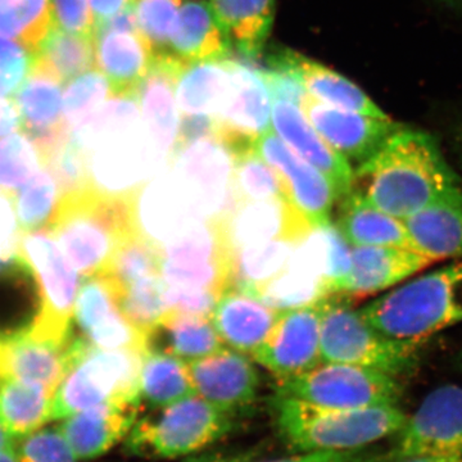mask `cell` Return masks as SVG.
I'll return each instance as SVG.
<instances>
[{"mask_svg": "<svg viewBox=\"0 0 462 462\" xmlns=\"http://www.w3.org/2000/svg\"><path fill=\"white\" fill-rule=\"evenodd\" d=\"M461 187L433 136L411 127L401 126L355 170L354 188L401 220Z\"/></svg>", "mask_w": 462, "mask_h": 462, "instance_id": "1", "label": "cell"}, {"mask_svg": "<svg viewBox=\"0 0 462 462\" xmlns=\"http://www.w3.org/2000/svg\"><path fill=\"white\" fill-rule=\"evenodd\" d=\"M139 193V188L114 191L93 182L62 194L48 230L79 273H106L118 247L143 230Z\"/></svg>", "mask_w": 462, "mask_h": 462, "instance_id": "2", "label": "cell"}, {"mask_svg": "<svg viewBox=\"0 0 462 462\" xmlns=\"http://www.w3.org/2000/svg\"><path fill=\"white\" fill-rule=\"evenodd\" d=\"M358 311L383 336L425 342L462 322V263L412 276Z\"/></svg>", "mask_w": 462, "mask_h": 462, "instance_id": "3", "label": "cell"}, {"mask_svg": "<svg viewBox=\"0 0 462 462\" xmlns=\"http://www.w3.org/2000/svg\"><path fill=\"white\" fill-rule=\"evenodd\" d=\"M276 430L294 451H346L393 437L407 415L398 407L334 409L294 398L275 397Z\"/></svg>", "mask_w": 462, "mask_h": 462, "instance_id": "4", "label": "cell"}, {"mask_svg": "<svg viewBox=\"0 0 462 462\" xmlns=\"http://www.w3.org/2000/svg\"><path fill=\"white\" fill-rule=\"evenodd\" d=\"M143 355L91 346L71 330L69 369L54 396L53 420L105 403L142 404Z\"/></svg>", "mask_w": 462, "mask_h": 462, "instance_id": "5", "label": "cell"}, {"mask_svg": "<svg viewBox=\"0 0 462 462\" xmlns=\"http://www.w3.org/2000/svg\"><path fill=\"white\" fill-rule=\"evenodd\" d=\"M236 418L194 394L136 419L125 438L126 449L149 460H181L229 436Z\"/></svg>", "mask_w": 462, "mask_h": 462, "instance_id": "6", "label": "cell"}, {"mask_svg": "<svg viewBox=\"0 0 462 462\" xmlns=\"http://www.w3.org/2000/svg\"><path fill=\"white\" fill-rule=\"evenodd\" d=\"M422 343L383 336L364 320L343 294L325 297L322 307L321 363L348 364L396 375L411 373Z\"/></svg>", "mask_w": 462, "mask_h": 462, "instance_id": "7", "label": "cell"}, {"mask_svg": "<svg viewBox=\"0 0 462 462\" xmlns=\"http://www.w3.org/2000/svg\"><path fill=\"white\" fill-rule=\"evenodd\" d=\"M402 393L398 376L348 364L321 363L305 373L276 379V397L334 409L391 406L398 404Z\"/></svg>", "mask_w": 462, "mask_h": 462, "instance_id": "8", "label": "cell"}, {"mask_svg": "<svg viewBox=\"0 0 462 462\" xmlns=\"http://www.w3.org/2000/svg\"><path fill=\"white\" fill-rule=\"evenodd\" d=\"M18 251L32 267L41 294V311L27 331L65 345L71 336V319L80 287L78 270L48 227L23 234Z\"/></svg>", "mask_w": 462, "mask_h": 462, "instance_id": "9", "label": "cell"}, {"mask_svg": "<svg viewBox=\"0 0 462 462\" xmlns=\"http://www.w3.org/2000/svg\"><path fill=\"white\" fill-rule=\"evenodd\" d=\"M392 438L393 443L383 448V462L462 455V387L434 389Z\"/></svg>", "mask_w": 462, "mask_h": 462, "instance_id": "10", "label": "cell"}, {"mask_svg": "<svg viewBox=\"0 0 462 462\" xmlns=\"http://www.w3.org/2000/svg\"><path fill=\"white\" fill-rule=\"evenodd\" d=\"M254 148L278 172L288 214L302 233L309 236L330 223L331 211L338 197L324 173L289 148L273 126L257 139Z\"/></svg>", "mask_w": 462, "mask_h": 462, "instance_id": "11", "label": "cell"}, {"mask_svg": "<svg viewBox=\"0 0 462 462\" xmlns=\"http://www.w3.org/2000/svg\"><path fill=\"white\" fill-rule=\"evenodd\" d=\"M167 287L202 289L221 296L231 288L233 263L220 216L162 248Z\"/></svg>", "mask_w": 462, "mask_h": 462, "instance_id": "12", "label": "cell"}, {"mask_svg": "<svg viewBox=\"0 0 462 462\" xmlns=\"http://www.w3.org/2000/svg\"><path fill=\"white\" fill-rule=\"evenodd\" d=\"M233 84L229 98L216 116V141L229 156L254 147L272 127L273 98L261 69L231 60Z\"/></svg>", "mask_w": 462, "mask_h": 462, "instance_id": "13", "label": "cell"}, {"mask_svg": "<svg viewBox=\"0 0 462 462\" xmlns=\"http://www.w3.org/2000/svg\"><path fill=\"white\" fill-rule=\"evenodd\" d=\"M324 298L282 310L269 338L252 355L278 378L296 375L321 364L320 336Z\"/></svg>", "mask_w": 462, "mask_h": 462, "instance_id": "14", "label": "cell"}, {"mask_svg": "<svg viewBox=\"0 0 462 462\" xmlns=\"http://www.w3.org/2000/svg\"><path fill=\"white\" fill-rule=\"evenodd\" d=\"M79 336L91 346L129 349L144 355V336L125 318L114 285L105 273L85 276L79 287L74 311Z\"/></svg>", "mask_w": 462, "mask_h": 462, "instance_id": "15", "label": "cell"}, {"mask_svg": "<svg viewBox=\"0 0 462 462\" xmlns=\"http://www.w3.org/2000/svg\"><path fill=\"white\" fill-rule=\"evenodd\" d=\"M300 108L321 138L351 165H361L369 160L402 126L391 117H373L325 105L309 94Z\"/></svg>", "mask_w": 462, "mask_h": 462, "instance_id": "16", "label": "cell"}, {"mask_svg": "<svg viewBox=\"0 0 462 462\" xmlns=\"http://www.w3.org/2000/svg\"><path fill=\"white\" fill-rule=\"evenodd\" d=\"M197 396L225 411L245 412L257 400L260 375L247 356L225 348L188 363Z\"/></svg>", "mask_w": 462, "mask_h": 462, "instance_id": "17", "label": "cell"}, {"mask_svg": "<svg viewBox=\"0 0 462 462\" xmlns=\"http://www.w3.org/2000/svg\"><path fill=\"white\" fill-rule=\"evenodd\" d=\"M272 126L298 156L324 173L338 200L354 189L355 170L351 163L321 138L302 108L293 103L273 102Z\"/></svg>", "mask_w": 462, "mask_h": 462, "instance_id": "18", "label": "cell"}, {"mask_svg": "<svg viewBox=\"0 0 462 462\" xmlns=\"http://www.w3.org/2000/svg\"><path fill=\"white\" fill-rule=\"evenodd\" d=\"M281 314L260 298L230 288L217 298L209 319L227 348L252 356L269 338Z\"/></svg>", "mask_w": 462, "mask_h": 462, "instance_id": "19", "label": "cell"}, {"mask_svg": "<svg viewBox=\"0 0 462 462\" xmlns=\"http://www.w3.org/2000/svg\"><path fill=\"white\" fill-rule=\"evenodd\" d=\"M433 261L415 249L398 247H352V269L343 296L367 297L409 281Z\"/></svg>", "mask_w": 462, "mask_h": 462, "instance_id": "20", "label": "cell"}, {"mask_svg": "<svg viewBox=\"0 0 462 462\" xmlns=\"http://www.w3.org/2000/svg\"><path fill=\"white\" fill-rule=\"evenodd\" d=\"M142 409L141 404H98L63 419L58 430L78 460H90L124 442Z\"/></svg>", "mask_w": 462, "mask_h": 462, "instance_id": "21", "label": "cell"}, {"mask_svg": "<svg viewBox=\"0 0 462 462\" xmlns=\"http://www.w3.org/2000/svg\"><path fill=\"white\" fill-rule=\"evenodd\" d=\"M62 85L56 76L33 62L32 71L14 96L23 130L42 152L69 132L63 117Z\"/></svg>", "mask_w": 462, "mask_h": 462, "instance_id": "22", "label": "cell"}, {"mask_svg": "<svg viewBox=\"0 0 462 462\" xmlns=\"http://www.w3.org/2000/svg\"><path fill=\"white\" fill-rule=\"evenodd\" d=\"M153 60V51L139 32L94 35V66L107 78L115 96L136 97Z\"/></svg>", "mask_w": 462, "mask_h": 462, "instance_id": "23", "label": "cell"}, {"mask_svg": "<svg viewBox=\"0 0 462 462\" xmlns=\"http://www.w3.org/2000/svg\"><path fill=\"white\" fill-rule=\"evenodd\" d=\"M69 343L58 345L29 331L0 340V380L41 383L57 392L69 369Z\"/></svg>", "mask_w": 462, "mask_h": 462, "instance_id": "24", "label": "cell"}, {"mask_svg": "<svg viewBox=\"0 0 462 462\" xmlns=\"http://www.w3.org/2000/svg\"><path fill=\"white\" fill-rule=\"evenodd\" d=\"M182 63L171 53L154 56L153 65L136 93L143 124L153 136L158 148L169 153L180 118L175 85Z\"/></svg>", "mask_w": 462, "mask_h": 462, "instance_id": "25", "label": "cell"}, {"mask_svg": "<svg viewBox=\"0 0 462 462\" xmlns=\"http://www.w3.org/2000/svg\"><path fill=\"white\" fill-rule=\"evenodd\" d=\"M403 221L412 248L433 263L462 257V187Z\"/></svg>", "mask_w": 462, "mask_h": 462, "instance_id": "26", "label": "cell"}, {"mask_svg": "<svg viewBox=\"0 0 462 462\" xmlns=\"http://www.w3.org/2000/svg\"><path fill=\"white\" fill-rule=\"evenodd\" d=\"M334 224L351 247L413 249L404 221L374 206L356 188L338 200V216Z\"/></svg>", "mask_w": 462, "mask_h": 462, "instance_id": "27", "label": "cell"}, {"mask_svg": "<svg viewBox=\"0 0 462 462\" xmlns=\"http://www.w3.org/2000/svg\"><path fill=\"white\" fill-rule=\"evenodd\" d=\"M225 348L227 346L206 315L169 310L147 334V352L173 356L185 363Z\"/></svg>", "mask_w": 462, "mask_h": 462, "instance_id": "28", "label": "cell"}, {"mask_svg": "<svg viewBox=\"0 0 462 462\" xmlns=\"http://www.w3.org/2000/svg\"><path fill=\"white\" fill-rule=\"evenodd\" d=\"M231 42L218 23L214 9L202 0H184L170 42L169 53L182 62L225 60Z\"/></svg>", "mask_w": 462, "mask_h": 462, "instance_id": "29", "label": "cell"}, {"mask_svg": "<svg viewBox=\"0 0 462 462\" xmlns=\"http://www.w3.org/2000/svg\"><path fill=\"white\" fill-rule=\"evenodd\" d=\"M231 84L230 57L182 63L175 85L179 112L215 118L229 98Z\"/></svg>", "mask_w": 462, "mask_h": 462, "instance_id": "30", "label": "cell"}, {"mask_svg": "<svg viewBox=\"0 0 462 462\" xmlns=\"http://www.w3.org/2000/svg\"><path fill=\"white\" fill-rule=\"evenodd\" d=\"M231 45L245 57L263 53L275 16V0H211Z\"/></svg>", "mask_w": 462, "mask_h": 462, "instance_id": "31", "label": "cell"}, {"mask_svg": "<svg viewBox=\"0 0 462 462\" xmlns=\"http://www.w3.org/2000/svg\"><path fill=\"white\" fill-rule=\"evenodd\" d=\"M56 392L41 383L0 380V425L12 437H26L53 420Z\"/></svg>", "mask_w": 462, "mask_h": 462, "instance_id": "32", "label": "cell"}, {"mask_svg": "<svg viewBox=\"0 0 462 462\" xmlns=\"http://www.w3.org/2000/svg\"><path fill=\"white\" fill-rule=\"evenodd\" d=\"M188 363L158 352H145L141 366V400L143 407L169 406L194 396Z\"/></svg>", "mask_w": 462, "mask_h": 462, "instance_id": "33", "label": "cell"}, {"mask_svg": "<svg viewBox=\"0 0 462 462\" xmlns=\"http://www.w3.org/2000/svg\"><path fill=\"white\" fill-rule=\"evenodd\" d=\"M298 67L307 94L311 98L346 111H354L373 117H389L360 88L356 87L342 75L300 54H298Z\"/></svg>", "mask_w": 462, "mask_h": 462, "instance_id": "34", "label": "cell"}, {"mask_svg": "<svg viewBox=\"0 0 462 462\" xmlns=\"http://www.w3.org/2000/svg\"><path fill=\"white\" fill-rule=\"evenodd\" d=\"M230 188L234 205L281 202L287 209L278 172L252 147L230 156Z\"/></svg>", "mask_w": 462, "mask_h": 462, "instance_id": "35", "label": "cell"}, {"mask_svg": "<svg viewBox=\"0 0 462 462\" xmlns=\"http://www.w3.org/2000/svg\"><path fill=\"white\" fill-rule=\"evenodd\" d=\"M35 63L56 76L62 84L94 66V38L63 32L51 26L38 50Z\"/></svg>", "mask_w": 462, "mask_h": 462, "instance_id": "36", "label": "cell"}, {"mask_svg": "<svg viewBox=\"0 0 462 462\" xmlns=\"http://www.w3.org/2000/svg\"><path fill=\"white\" fill-rule=\"evenodd\" d=\"M162 248L141 230L125 240L103 273L118 291L133 282L162 276Z\"/></svg>", "mask_w": 462, "mask_h": 462, "instance_id": "37", "label": "cell"}, {"mask_svg": "<svg viewBox=\"0 0 462 462\" xmlns=\"http://www.w3.org/2000/svg\"><path fill=\"white\" fill-rule=\"evenodd\" d=\"M51 26V0H0V35L33 53Z\"/></svg>", "mask_w": 462, "mask_h": 462, "instance_id": "38", "label": "cell"}, {"mask_svg": "<svg viewBox=\"0 0 462 462\" xmlns=\"http://www.w3.org/2000/svg\"><path fill=\"white\" fill-rule=\"evenodd\" d=\"M60 197L62 189L57 179L47 167H42L14 196L21 233L48 226Z\"/></svg>", "mask_w": 462, "mask_h": 462, "instance_id": "39", "label": "cell"}, {"mask_svg": "<svg viewBox=\"0 0 462 462\" xmlns=\"http://www.w3.org/2000/svg\"><path fill=\"white\" fill-rule=\"evenodd\" d=\"M42 167H45L44 154L25 132L0 138V190L14 196Z\"/></svg>", "mask_w": 462, "mask_h": 462, "instance_id": "40", "label": "cell"}, {"mask_svg": "<svg viewBox=\"0 0 462 462\" xmlns=\"http://www.w3.org/2000/svg\"><path fill=\"white\" fill-rule=\"evenodd\" d=\"M118 306L147 342L148 331L169 311L162 276L133 282L116 291Z\"/></svg>", "mask_w": 462, "mask_h": 462, "instance_id": "41", "label": "cell"}, {"mask_svg": "<svg viewBox=\"0 0 462 462\" xmlns=\"http://www.w3.org/2000/svg\"><path fill=\"white\" fill-rule=\"evenodd\" d=\"M115 97L107 78L99 69H88L67 83L63 90L62 111L69 130L74 129L109 98Z\"/></svg>", "mask_w": 462, "mask_h": 462, "instance_id": "42", "label": "cell"}, {"mask_svg": "<svg viewBox=\"0 0 462 462\" xmlns=\"http://www.w3.org/2000/svg\"><path fill=\"white\" fill-rule=\"evenodd\" d=\"M184 0H135L139 32L153 51L154 56L169 53L170 42Z\"/></svg>", "mask_w": 462, "mask_h": 462, "instance_id": "43", "label": "cell"}, {"mask_svg": "<svg viewBox=\"0 0 462 462\" xmlns=\"http://www.w3.org/2000/svg\"><path fill=\"white\" fill-rule=\"evenodd\" d=\"M273 102H288L300 107L307 91L298 67V53L278 51L269 57L266 69H260Z\"/></svg>", "mask_w": 462, "mask_h": 462, "instance_id": "44", "label": "cell"}, {"mask_svg": "<svg viewBox=\"0 0 462 462\" xmlns=\"http://www.w3.org/2000/svg\"><path fill=\"white\" fill-rule=\"evenodd\" d=\"M35 53L14 39L0 35V96L14 98L32 71Z\"/></svg>", "mask_w": 462, "mask_h": 462, "instance_id": "45", "label": "cell"}, {"mask_svg": "<svg viewBox=\"0 0 462 462\" xmlns=\"http://www.w3.org/2000/svg\"><path fill=\"white\" fill-rule=\"evenodd\" d=\"M18 462H78L60 430H39L23 437L17 449Z\"/></svg>", "mask_w": 462, "mask_h": 462, "instance_id": "46", "label": "cell"}, {"mask_svg": "<svg viewBox=\"0 0 462 462\" xmlns=\"http://www.w3.org/2000/svg\"><path fill=\"white\" fill-rule=\"evenodd\" d=\"M53 26L63 32L94 38L93 14L89 0H51Z\"/></svg>", "mask_w": 462, "mask_h": 462, "instance_id": "47", "label": "cell"}, {"mask_svg": "<svg viewBox=\"0 0 462 462\" xmlns=\"http://www.w3.org/2000/svg\"><path fill=\"white\" fill-rule=\"evenodd\" d=\"M263 462H383V448L369 446L346 451H298L288 457Z\"/></svg>", "mask_w": 462, "mask_h": 462, "instance_id": "48", "label": "cell"}, {"mask_svg": "<svg viewBox=\"0 0 462 462\" xmlns=\"http://www.w3.org/2000/svg\"><path fill=\"white\" fill-rule=\"evenodd\" d=\"M21 236L14 196L0 190V257L20 254Z\"/></svg>", "mask_w": 462, "mask_h": 462, "instance_id": "49", "label": "cell"}, {"mask_svg": "<svg viewBox=\"0 0 462 462\" xmlns=\"http://www.w3.org/2000/svg\"><path fill=\"white\" fill-rule=\"evenodd\" d=\"M258 449H206L181 458L180 462H256Z\"/></svg>", "mask_w": 462, "mask_h": 462, "instance_id": "50", "label": "cell"}, {"mask_svg": "<svg viewBox=\"0 0 462 462\" xmlns=\"http://www.w3.org/2000/svg\"><path fill=\"white\" fill-rule=\"evenodd\" d=\"M23 129L16 100L0 96V138Z\"/></svg>", "mask_w": 462, "mask_h": 462, "instance_id": "51", "label": "cell"}, {"mask_svg": "<svg viewBox=\"0 0 462 462\" xmlns=\"http://www.w3.org/2000/svg\"><path fill=\"white\" fill-rule=\"evenodd\" d=\"M135 0H89L91 14H93L96 29L100 23L114 17L118 12L134 5ZM96 32V30H94Z\"/></svg>", "mask_w": 462, "mask_h": 462, "instance_id": "52", "label": "cell"}, {"mask_svg": "<svg viewBox=\"0 0 462 462\" xmlns=\"http://www.w3.org/2000/svg\"><path fill=\"white\" fill-rule=\"evenodd\" d=\"M458 456H424V457L407 458L400 462H454Z\"/></svg>", "mask_w": 462, "mask_h": 462, "instance_id": "53", "label": "cell"}, {"mask_svg": "<svg viewBox=\"0 0 462 462\" xmlns=\"http://www.w3.org/2000/svg\"><path fill=\"white\" fill-rule=\"evenodd\" d=\"M14 438L12 437L11 434L2 427V425H0V451H2V449H7L11 448V447H14Z\"/></svg>", "mask_w": 462, "mask_h": 462, "instance_id": "54", "label": "cell"}, {"mask_svg": "<svg viewBox=\"0 0 462 462\" xmlns=\"http://www.w3.org/2000/svg\"><path fill=\"white\" fill-rule=\"evenodd\" d=\"M0 462H18L17 449L14 448V447L2 449V451H0Z\"/></svg>", "mask_w": 462, "mask_h": 462, "instance_id": "55", "label": "cell"}, {"mask_svg": "<svg viewBox=\"0 0 462 462\" xmlns=\"http://www.w3.org/2000/svg\"><path fill=\"white\" fill-rule=\"evenodd\" d=\"M454 462H462V455L458 456V457L456 458V460Z\"/></svg>", "mask_w": 462, "mask_h": 462, "instance_id": "56", "label": "cell"}]
</instances>
